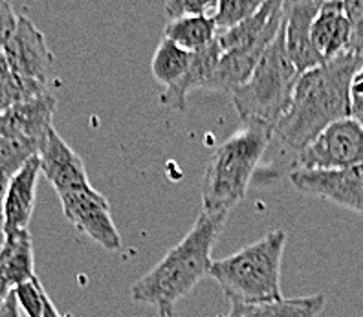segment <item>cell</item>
Segmentation results:
<instances>
[{"label":"cell","mask_w":363,"mask_h":317,"mask_svg":"<svg viewBox=\"0 0 363 317\" xmlns=\"http://www.w3.org/2000/svg\"><path fill=\"white\" fill-rule=\"evenodd\" d=\"M290 182L299 193L328 200L363 215V165L328 171L294 169Z\"/></svg>","instance_id":"8"},{"label":"cell","mask_w":363,"mask_h":317,"mask_svg":"<svg viewBox=\"0 0 363 317\" xmlns=\"http://www.w3.org/2000/svg\"><path fill=\"white\" fill-rule=\"evenodd\" d=\"M48 92V87L37 81L24 79L18 75L11 74L4 75L0 79V114L11 109L13 105L21 101H26L30 97H35L39 94Z\"/></svg>","instance_id":"23"},{"label":"cell","mask_w":363,"mask_h":317,"mask_svg":"<svg viewBox=\"0 0 363 317\" xmlns=\"http://www.w3.org/2000/svg\"><path fill=\"white\" fill-rule=\"evenodd\" d=\"M0 255L4 259L6 273L13 284V290L37 277L35 268H33V243H31V235L28 229L6 237Z\"/></svg>","instance_id":"20"},{"label":"cell","mask_w":363,"mask_h":317,"mask_svg":"<svg viewBox=\"0 0 363 317\" xmlns=\"http://www.w3.org/2000/svg\"><path fill=\"white\" fill-rule=\"evenodd\" d=\"M311 39L323 62L347 52L350 40V24L341 0L321 2L312 23Z\"/></svg>","instance_id":"15"},{"label":"cell","mask_w":363,"mask_h":317,"mask_svg":"<svg viewBox=\"0 0 363 317\" xmlns=\"http://www.w3.org/2000/svg\"><path fill=\"white\" fill-rule=\"evenodd\" d=\"M191 55L193 53L182 50L169 39H162L151 61V72L155 79L160 84H164L165 89L177 84L189 68Z\"/></svg>","instance_id":"21"},{"label":"cell","mask_w":363,"mask_h":317,"mask_svg":"<svg viewBox=\"0 0 363 317\" xmlns=\"http://www.w3.org/2000/svg\"><path fill=\"white\" fill-rule=\"evenodd\" d=\"M55 106L57 101L50 92L17 103L0 114V136L35 141L40 149V143L53 127Z\"/></svg>","instance_id":"13"},{"label":"cell","mask_w":363,"mask_h":317,"mask_svg":"<svg viewBox=\"0 0 363 317\" xmlns=\"http://www.w3.org/2000/svg\"><path fill=\"white\" fill-rule=\"evenodd\" d=\"M37 155L39 145L35 141L0 136V174L11 180Z\"/></svg>","instance_id":"22"},{"label":"cell","mask_w":363,"mask_h":317,"mask_svg":"<svg viewBox=\"0 0 363 317\" xmlns=\"http://www.w3.org/2000/svg\"><path fill=\"white\" fill-rule=\"evenodd\" d=\"M272 138L274 128L266 125H242L213 152L202 180V213L228 216L246 196Z\"/></svg>","instance_id":"3"},{"label":"cell","mask_w":363,"mask_h":317,"mask_svg":"<svg viewBox=\"0 0 363 317\" xmlns=\"http://www.w3.org/2000/svg\"><path fill=\"white\" fill-rule=\"evenodd\" d=\"M297 79L299 74L288 57L284 30L281 26L250 79L231 94L242 125L261 123L275 130L290 106Z\"/></svg>","instance_id":"5"},{"label":"cell","mask_w":363,"mask_h":317,"mask_svg":"<svg viewBox=\"0 0 363 317\" xmlns=\"http://www.w3.org/2000/svg\"><path fill=\"white\" fill-rule=\"evenodd\" d=\"M4 55L11 74L48 87L53 55L46 45L45 35L26 15H18L17 28L6 45Z\"/></svg>","instance_id":"9"},{"label":"cell","mask_w":363,"mask_h":317,"mask_svg":"<svg viewBox=\"0 0 363 317\" xmlns=\"http://www.w3.org/2000/svg\"><path fill=\"white\" fill-rule=\"evenodd\" d=\"M220 57L222 50L217 45V40H213L211 45L193 53L186 75L177 84L164 89V92L160 94V103L167 106V109H173V111H186L189 92L196 89L206 90V84L211 79L213 72L217 68Z\"/></svg>","instance_id":"16"},{"label":"cell","mask_w":363,"mask_h":317,"mask_svg":"<svg viewBox=\"0 0 363 317\" xmlns=\"http://www.w3.org/2000/svg\"><path fill=\"white\" fill-rule=\"evenodd\" d=\"M9 178L0 174V251L4 248L6 243V231H4V200H6V191H8Z\"/></svg>","instance_id":"30"},{"label":"cell","mask_w":363,"mask_h":317,"mask_svg":"<svg viewBox=\"0 0 363 317\" xmlns=\"http://www.w3.org/2000/svg\"><path fill=\"white\" fill-rule=\"evenodd\" d=\"M0 317H21L15 291H11V294L8 295V299L4 301V304H2V308H0Z\"/></svg>","instance_id":"32"},{"label":"cell","mask_w":363,"mask_h":317,"mask_svg":"<svg viewBox=\"0 0 363 317\" xmlns=\"http://www.w3.org/2000/svg\"><path fill=\"white\" fill-rule=\"evenodd\" d=\"M13 291V284L9 281L8 273H6V266H4V259L0 255V308H2V304L4 301L8 299V295Z\"/></svg>","instance_id":"31"},{"label":"cell","mask_w":363,"mask_h":317,"mask_svg":"<svg viewBox=\"0 0 363 317\" xmlns=\"http://www.w3.org/2000/svg\"><path fill=\"white\" fill-rule=\"evenodd\" d=\"M319 0H286L283 2V30L286 53L297 74L301 75L323 65L311 39V28L319 11Z\"/></svg>","instance_id":"11"},{"label":"cell","mask_w":363,"mask_h":317,"mask_svg":"<svg viewBox=\"0 0 363 317\" xmlns=\"http://www.w3.org/2000/svg\"><path fill=\"white\" fill-rule=\"evenodd\" d=\"M62 215L72 226L108 251L121 248V237L111 215L108 200L92 185L59 194Z\"/></svg>","instance_id":"7"},{"label":"cell","mask_w":363,"mask_h":317,"mask_svg":"<svg viewBox=\"0 0 363 317\" xmlns=\"http://www.w3.org/2000/svg\"><path fill=\"white\" fill-rule=\"evenodd\" d=\"M228 216L200 213L195 226L158 265L130 287L134 303L151 304L160 317H173L180 299L195 290L211 269V250Z\"/></svg>","instance_id":"2"},{"label":"cell","mask_w":363,"mask_h":317,"mask_svg":"<svg viewBox=\"0 0 363 317\" xmlns=\"http://www.w3.org/2000/svg\"><path fill=\"white\" fill-rule=\"evenodd\" d=\"M343 6L350 24V40L347 52L363 57V0H345Z\"/></svg>","instance_id":"27"},{"label":"cell","mask_w":363,"mask_h":317,"mask_svg":"<svg viewBox=\"0 0 363 317\" xmlns=\"http://www.w3.org/2000/svg\"><path fill=\"white\" fill-rule=\"evenodd\" d=\"M327 297L323 294L279 299L257 304H231L230 312L222 317H319L325 310Z\"/></svg>","instance_id":"17"},{"label":"cell","mask_w":363,"mask_h":317,"mask_svg":"<svg viewBox=\"0 0 363 317\" xmlns=\"http://www.w3.org/2000/svg\"><path fill=\"white\" fill-rule=\"evenodd\" d=\"M15 297L21 308L26 312L28 317H43L45 312V299L46 290L39 282V279H31L30 282H24L21 287L15 288Z\"/></svg>","instance_id":"25"},{"label":"cell","mask_w":363,"mask_h":317,"mask_svg":"<svg viewBox=\"0 0 363 317\" xmlns=\"http://www.w3.org/2000/svg\"><path fill=\"white\" fill-rule=\"evenodd\" d=\"M261 0H220L217 6V11L213 15V23L218 31H226L257 13L261 9Z\"/></svg>","instance_id":"24"},{"label":"cell","mask_w":363,"mask_h":317,"mask_svg":"<svg viewBox=\"0 0 363 317\" xmlns=\"http://www.w3.org/2000/svg\"><path fill=\"white\" fill-rule=\"evenodd\" d=\"M217 37V26L211 17H182L165 24L164 39H169L182 50L195 53L211 45Z\"/></svg>","instance_id":"19"},{"label":"cell","mask_w":363,"mask_h":317,"mask_svg":"<svg viewBox=\"0 0 363 317\" xmlns=\"http://www.w3.org/2000/svg\"><path fill=\"white\" fill-rule=\"evenodd\" d=\"M363 165V125L347 118L333 123L296 156V169L328 171Z\"/></svg>","instance_id":"6"},{"label":"cell","mask_w":363,"mask_h":317,"mask_svg":"<svg viewBox=\"0 0 363 317\" xmlns=\"http://www.w3.org/2000/svg\"><path fill=\"white\" fill-rule=\"evenodd\" d=\"M9 74V67H8V61H6V55L4 52H0V79L4 77V75Z\"/></svg>","instance_id":"34"},{"label":"cell","mask_w":363,"mask_h":317,"mask_svg":"<svg viewBox=\"0 0 363 317\" xmlns=\"http://www.w3.org/2000/svg\"><path fill=\"white\" fill-rule=\"evenodd\" d=\"M40 174L39 156L31 158L8 184L4 200L6 237L28 229L35 206L37 182Z\"/></svg>","instance_id":"14"},{"label":"cell","mask_w":363,"mask_h":317,"mask_svg":"<svg viewBox=\"0 0 363 317\" xmlns=\"http://www.w3.org/2000/svg\"><path fill=\"white\" fill-rule=\"evenodd\" d=\"M363 57L343 52L299 75L288 111L274 136L296 156L340 119L350 118V83Z\"/></svg>","instance_id":"1"},{"label":"cell","mask_w":363,"mask_h":317,"mask_svg":"<svg viewBox=\"0 0 363 317\" xmlns=\"http://www.w3.org/2000/svg\"><path fill=\"white\" fill-rule=\"evenodd\" d=\"M281 26H283V8L272 17L270 24L266 26L259 39L253 40L252 45L222 53L211 79L206 84V90L233 94L239 87H242L250 79V75L253 74L266 50L270 48V45L279 33Z\"/></svg>","instance_id":"10"},{"label":"cell","mask_w":363,"mask_h":317,"mask_svg":"<svg viewBox=\"0 0 363 317\" xmlns=\"http://www.w3.org/2000/svg\"><path fill=\"white\" fill-rule=\"evenodd\" d=\"M18 15L15 13L11 4L0 2V52H4L6 45L13 37L15 28H17Z\"/></svg>","instance_id":"28"},{"label":"cell","mask_w":363,"mask_h":317,"mask_svg":"<svg viewBox=\"0 0 363 317\" xmlns=\"http://www.w3.org/2000/svg\"><path fill=\"white\" fill-rule=\"evenodd\" d=\"M286 233L275 229L224 259L213 260L209 275L218 282L230 304H257L283 299L281 262Z\"/></svg>","instance_id":"4"},{"label":"cell","mask_w":363,"mask_h":317,"mask_svg":"<svg viewBox=\"0 0 363 317\" xmlns=\"http://www.w3.org/2000/svg\"><path fill=\"white\" fill-rule=\"evenodd\" d=\"M350 118L363 125V65L350 83Z\"/></svg>","instance_id":"29"},{"label":"cell","mask_w":363,"mask_h":317,"mask_svg":"<svg viewBox=\"0 0 363 317\" xmlns=\"http://www.w3.org/2000/svg\"><path fill=\"white\" fill-rule=\"evenodd\" d=\"M217 0H169L165 13L169 21L182 17H211L217 11Z\"/></svg>","instance_id":"26"},{"label":"cell","mask_w":363,"mask_h":317,"mask_svg":"<svg viewBox=\"0 0 363 317\" xmlns=\"http://www.w3.org/2000/svg\"><path fill=\"white\" fill-rule=\"evenodd\" d=\"M43 317H61V313L57 312V308H55V304L52 303L48 294H46L45 299V312H43Z\"/></svg>","instance_id":"33"},{"label":"cell","mask_w":363,"mask_h":317,"mask_svg":"<svg viewBox=\"0 0 363 317\" xmlns=\"http://www.w3.org/2000/svg\"><path fill=\"white\" fill-rule=\"evenodd\" d=\"M281 8H283V2H279V0L262 2L261 9H259L257 13H253L252 17H248L246 21H242L240 24L231 28V30L218 31L215 40H217V45L220 46L222 53L233 52V50H239L244 48V46L252 45L253 40L261 37V33L266 30V26L270 24L272 17H274Z\"/></svg>","instance_id":"18"},{"label":"cell","mask_w":363,"mask_h":317,"mask_svg":"<svg viewBox=\"0 0 363 317\" xmlns=\"http://www.w3.org/2000/svg\"><path fill=\"white\" fill-rule=\"evenodd\" d=\"M37 156L40 162V172L48 178L57 196L90 185L81 156L59 136L53 127L40 143Z\"/></svg>","instance_id":"12"}]
</instances>
